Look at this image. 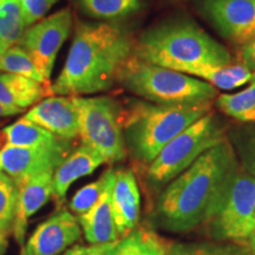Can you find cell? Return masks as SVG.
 <instances>
[{"label": "cell", "mask_w": 255, "mask_h": 255, "mask_svg": "<svg viewBox=\"0 0 255 255\" xmlns=\"http://www.w3.org/2000/svg\"><path fill=\"white\" fill-rule=\"evenodd\" d=\"M235 173L237 161L227 139L203 152L162 191L156 207L162 227L186 233L208 222Z\"/></svg>", "instance_id": "1"}, {"label": "cell", "mask_w": 255, "mask_h": 255, "mask_svg": "<svg viewBox=\"0 0 255 255\" xmlns=\"http://www.w3.org/2000/svg\"><path fill=\"white\" fill-rule=\"evenodd\" d=\"M133 41L109 23H78L68 58L52 94L82 96L108 90L133 52Z\"/></svg>", "instance_id": "2"}, {"label": "cell", "mask_w": 255, "mask_h": 255, "mask_svg": "<svg viewBox=\"0 0 255 255\" xmlns=\"http://www.w3.org/2000/svg\"><path fill=\"white\" fill-rule=\"evenodd\" d=\"M133 55L146 63L188 75L205 66H228L229 51L196 24L169 21L149 28L133 46Z\"/></svg>", "instance_id": "3"}, {"label": "cell", "mask_w": 255, "mask_h": 255, "mask_svg": "<svg viewBox=\"0 0 255 255\" xmlns=\"http://www.w3.org/2000/svg\"><path fill=\"white\" fill-rule=\"evenodd\" d=\"M210 110L212 102L178 105L132 102L122 111L127 150L149 165L169 142Z\"/></svg>", "instance_id": "4"}, {"label": "cell", "mask_w": 255, "mask_h": 255, "mask_svg": "<svg viewBox=\"0 0 255 255\" xmlns=\"http://www.w3.org/2000/svg\"><path fill=\"white\" fill-rule=\"evenodd\" d=\"M117 82L132 94L157 104L206 103L218 97V89L209 83L146 63L133 52L121 68Z\"/></svg>", "instance_id": "5"}, {"label": "cell", "mask_w": 255, "mask_h": 255, "mask_svg": "<svg viewBox=\"0 0 255 255\" xmlns=\"http://www.w3.org/2000/svg\"><path fill=\"white\" fill-rule=\"evenodd\" d=\"M223 129L212 111L188 127L159 151L148 165L149 182L164 186L187 170L203 152L225 141Z\"/></svg>", "instance_id": "6"}, {"label": "cell", "mask_w": 255, "mask_h": 255, "mask_svg": "<svg viewBox=\"0 0 255 255\" xmlns=\"http://www.w3.org/2000/svg\"><path fill=\"white\" fill-rule=\"evenodd\" d=\"M78 111L79 138L95 149L108 163L122 162L127 157L122 110L110 97L73 96Z\"/></svg>", "instance_id": "7"}, {"label": "cell", "mask_w": 255, "mask_h": 255, "mask_svg": "<svg viewBox=\"0 0 255 255\" xmlns=\"http://www.w3.org/2000/svg\"><path fill=\"white\" fill-rule=\"evenodd\" d=\"M209 232L219 241H245L255 232V176L235 173L220 200Z\"/></svg>", "instance_id": "8"}, {"label": "cell", "mask_w": 255, "mask_h": 255, "mask_svg": "<svg viewBox=\"0 0 255 255\" xmlns=\"http://www.w3.org/2000/svg\"><path fill=\"white\" fill-rule=\"evenodd\" d=\"M71 27V9L63 8L25 28L19 40V45L27 51L47 81H50L56 57Z\"/></svg>", "instance_id": "9"}, {"label": "cell", "mask_w": 255, "mask_h": 255, "mask_svg": "<svg viewBox=\"0 0 255 255\" xmlns=\"http://www.w3.org/2000/svg\"><path fill=\"white\" fill-rule=\"evenodd\" d=\"M70 141L52 146L4 145L0 148V163L2 171L15 183L37 175L55 171L68 156Z\"/></svg>", "instance_id": "10"}, {"label": "cell", "mask_w": 255, "mask_h": 255, "mask_svg": "<svg viewBox=\"0 0 255 255\" xmlns=\"http://www.w3.org/2000/svg\"><path fill=\"white\" fill-rule=\"evenodd\" d=\"M78 219L68 209H59L34 229L19 255H62L81 238Z\"/></svg>", "instance_id": "11"}, {"label": "cell", "mask_w": 255, "mask_h": 255, "mask_svg": "<svg viewBox=\"0 0 255 255\" xmlns=\"http://www.w3.org/2000/svg\"><path fill=\"white\" fill-rule=\"evenodd\" d=\"M202 9L227 39L245 44L255 37V0H205Z\"/></svg>", "instance_id": "12"}, {"label": "cell", "mask_w": 255, "mask_h": 255, "mask_svg": "<svg viewBox=\"0 0 255 255\" xmlns=\"http://www.w3.org/2000/svg\"><path fill=\"white\" fill-rule=\"evenodd\" d=\"M24 119L66 141L79 137L78 111L73 96H51L31 108Z\"/></svg>", "instance_id": "13"}, {"label": "cell", "mask_w": 255, "mask_h": 255, "mask_svg": "<svg viewBox=\"0 0 255 255\" xmlns=\"http://www.w3.org/2000/svg\"><path fill=\"white\" fill-rule=\"evenodd\" d=\"M53 173L55 171H47L15 183L18 187V200L12 234L19 246L24 245L28 220L52 196Z\"/></svg>", "instance_id": "14"}, {"label": "cell", "mask_w": 255, "mask_h": 255, "mask_svg": "<svg viewBox=\"0 0 255 255\" xmlns=\"http://www.w3.org/2000/svg\"><path fill=\"white\" fill-rule=\"evenodd\" d=\"M111 202L120 238L137 227L141 214V195L135 174L130 169H115Z\"/></svg>", "instance_id": "15"}, {"label": "cell", "mask_w": 255, "mask_h": 255, "mask_svg": "<svg viewBox=\"0 0 255 255\" xmlns=\"http://www.w3.org/2000/svg\"><path fill=\"white\" fill-rule=\"evenodd\" d=\"M105 163V158L95 149L87 144H82L70 152L53 173L52 196L63 202L69 188L78 178L88 176L97 168Z\"/></svg>", "instance_id": "16"}, {"label": "cell", "mask_w": 255, "mask_h": 255, "mask_svg": "<svg viewBox=\"0 0 255 255\" xmlns=\"http://www.w3.org/2000/svg\"><path fill=\"white\" fill-rule=\"evenodd\" d=\"M114 182L115 175L100 201L89 212L78 216L82 232L84 233V237L90 245L109 244L120 238L111 202Z\"/></svg>", "instance_id": "17"}, {"label": "cell", "mask_w": 255, "mask_h": 255, "mask_svg": "<svg viewBox=\"0 0 255 255\" xmlns=\"http://www.w3.org/2000/svg\"><path fill=\"white\" fill-rule=\"evenodd\" d=\"M52 94V85L0 71V103L24 110Z\"/></svg>", "instance_id": "18"}, {"label": "cell", "mask_w": 255, "mask_h": 255, "mask_svg": "<svg viewBox=\"0 0 255 255\" xmlns=\"http://www.w3.org/2000/svg\"><path fill=\"white\" fill-rule=\"evenodd\" d=\"M90 255H167V247L154 232L135 228L116 241L104 245H91Z\"/></svg>", "instance_id": "19"}, {"label": "cell", "mask_w": 255, "mask_h": 255, "mask_svg": "<svg viewBox=\"0 0 255 255\" xmlns=\"http://www.w3.org/2000/svg\"><path fill=\"white\" fill-rule=\"evenodd\" d=\"M1 136L6 145L23 146H52L57 145L66 139H62L47 131L43 127L25 120L21 117L17 122L7 126L1 130ZM4 144V145H5Z\"/></svg>", "instance_id": "20"}, {"label": "cell", "mask_w": 255, "mask_h": 255, "mask_svg": "<svg viewBox=\"0 0 255 255\" xmlns=\"http://www.w3.org/2000/svg\"><path fill=\"white\" fill-rule=\"evenodd\" d=\"M193 77H199L202 81L209 83L215 89L232 90L251 82L254 73L244 65L228 66H205L194 69L188 73Z\"/></svg>", "instance_id": "21"}, {"label": "cell", "mask_w": 255, "mask_h": 255, "mask_svg": "<svg viewBox=\"0 0 255 255\" xmlns=\"http://www.w3.org/2000/svg\"><path fill=\"white\" fill-rule=\"evenodd\" d=\"M219 110L239 122H255V73L250 87L237 94H223L215 98Z\"/></svg>", "instance_id": "22"}, {"label": "cell", "mask_w": 255, "mask_h": 255, "mask_svg": "<svg viewBox=\"0 0 255 255\" xmlns=\"http://www.w3.org/2000/svg\"><path fill=\"white\" fill-rule=\"evenodd\" d=\"M85 14L102 20H115L141 11L143 0H78Z\"/></svg>", "instance_id": "23"}, {"label": "cell", "mask_w": 255, "mask_h": 255, "mask_svg": "<svg viewBox=\"0 0 255 255\" xmlns=\"http://www.w3.org/2000/svg\"><path fill=\"white\" fill-rule=\"evenodd\" d=\"M25 28L21 0H0V41L7 46L18 44Z\"/></svg>", "instance_id": "24"}, {"label": "cell", "mask_w": 255, "mask_h": 255, "mask_svg": "<svg viewBox=\"0 0 255 255\" xmlns=\"http://www.w3.org/2000/svg\"><path fill=\"white\" fill-rule=\"evenodd\" d=\"M0 71L14 73V75L23 76L39 83H45L50 84V81L44 77L37 68L36 63L32 59V57L28 55V52L20 46L19 44L9 46L6 50L4 57H2L1 64H0Z\"/></svg>", "instance_id": "25"}, {"label": "cell", "mask_w": 255, "mask_h": 255, "mask_svg": "<svg viewBox=\"0 0 255 255\" xmlns=\"http://www.w3.org/2000/svg\"><path fill=\"white\" fill-rule=\"evenodd\" d=\"M114 175L115 169L110 168L105 170L95 182L82 187L70 201V212L78 216L89 212L100 201Z\"/></svg>", "instance_id": "26"}, {"label": "cell", "mask_w": 255, "mask_h": 255, "mask_svg": "<svg viewBox=\"0 0 255 255\" xmlns=\"http://www.w3.org/2000/svg\"><path fill=\"white\" fill-rule=\"evenodd\" d=\"M17 184L2 171L0 174V233H12L15 208H17Z\"/></svg>", "instance_id": "27"}, {"label": "cell", "mask_w": 255, "mask_h": 255, "mask_svg": "<svg viewBox=\"0 0 255 255\" xmlns=\"http://www.w3.org/2000/svg\"><path fill=\"white\" fill-rule=\"evenodd\" d=\"M167 255H255V253L209 242H176L168 248Z\"/></svg>", "instance_id": "28"}, {"label": "cell", "mask_w": 255, "mask_h": 255, "mask_svg": "<svg viewBox=\"0 0 255 255\" xmlns=\"http://www.w3.org/2000/svg\"><path fill=\"white\" fill-rule=\"evenodd\" d=\"M57 1L58 0H21L25 26H31L43 19Z\"/></svg>", "instance_id": "29"}, {"label": "cell", "mask_w": 255, "mask_h": 255, "mask_svg": "<svg viewBox=\"0 0 255 255\" xmlns=\"http://www.w3.org/2000/svg\"><path fill=\"white\" fill-rule=\"evenodd\" d=\"M240 58L242 65L246 66L250 71L255 73V37L242 44Z\"/></svg>", "instance_id": "30"}, {"label": "cell", "mask_w": 255, "mask_h": 255, "mask_svg": "<svg viewBox=\"0 0 255 255\" xmlns=\"http://www.w3.org/2000/svg\"><path fill=\"white\" fill-rule=\"evenodd\" d=\"M247 162H248V169H250L251 175L255 176V138L252 139V142H251Z\"/></svg>", "instance_id": "31"}, {"label": "cell", "mask_w": 255, "mask_h": 255, "mask_svg": "<svg viewBox=\"0 0 255 255\" xmlns=\"http://www.w3.org/2000/svg\"><path fill=\"white\" fill-rule=\"evenodd\" d=\"M62 255H90L89 247H84L82 245H76L68 251H65Z\"/></svg>", "instance_id": "32"}, {"label": "cell", "mask_w": 255, "mask_h": 255, "mask_svg": "<svg viewBox=\"0 0 255 255\" xmlns=\"http://www.w3.org/2000/svg\"><path fill=\"white\" fill-rule=\"evenodd\" d=\"M24 113V110L20 109H15V108H9L6 107L2 103H0V117H8V116H13V115Z\"/></svg>", "instance_id": "33"}, {"label": "cell", "mask_w": 255, "mask_h": 255, "mask_svg": "<svg viewBox=\"0 0 255 255\" xmlns=\"http://www.w3.org/2000/svg\"><path fill=\"white\" fill-rule=\"evenodd\" d=\"M11 232L0 233V255H5L8 248V235Z\"/></svg>", "instance_id": "34"}, {"label": "cell", "mask_w": 255, "mask_h": 255, "mask_svg": "<svg viewBox=\"0 0 255 255\" xmlns=\"http://www.w3.org/2000/svg\"><path fill=\"white\" fill-rule=\"evenodd\" d=\"M9 46L6 45V44L2 43V41H0V64H1V60H2V57H4L6 50L8 49Z\"/></svg>", "instance_id": "35"}, {"label": "cell", "mask_w": 255, "mask_h": 255, "mask_svg": "<svg viewBox=\"0 0 255 255\" xmlns=\"http://www.w3.org/2000/svg\"><path fill=\"white\" fill-rule=\"evenodd\" d=\"M250 248H251V251L253 252V253H255V232L253 233V235H252V237L250 238Z\"/></svg>", "instance_id": "36"}, {"label": "cell", "mask_w": 255, "mask_h": 255, "mask_svg": "<svg viewBox=\"0 0 255 255\" xmlns=\"http://www.w3.org/2000/svg\"><path fill=\"white\" fill-rule=\"evenodd\" d=\"M2 173V168H1V163H0V174Z\"/></svg>", "instance_id": "37"}]
</instances>
